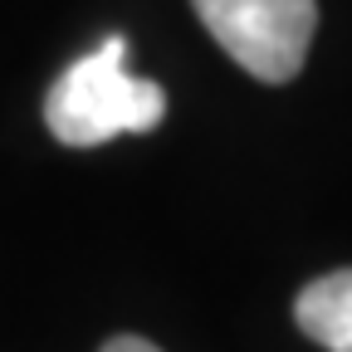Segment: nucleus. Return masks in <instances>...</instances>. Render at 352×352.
I'll return each instance as SVG.
<instances>
[{
  "mask_svg": "<svg viewBox=\"0 0 352 352\" xmlns=\"http://www.w3.org/2000/svg\"><path fill=\"white\" fill-rule=\"evenodd\" d=\"M196 20L250 78L289 83L318 30L314 0H191Z\"/></svg>",
  "mask_w": 352,
  "mask_h": 352,
  "instance_id": "f03ea898",
  "label": "nucleus"
},
{
  "mask_svg": "<svg viewBox=\"0 0 352 352\" xmlns=\"http://www.w3.org/2000/svg\"><path fill=\"white\" fill-rule=\"evenodd\" d=\"M103 352H162V347H157V342H147V338L122 333V338H108V342H103Z\"/></svg>",
  "mask_w": 352,
  "mask_h": 352,
  "instance_id": "20e7f679",
  "label": "nucleus"
},
{
  "mask_svg": "<svg viewBox=\"0 0 352 352\" xmlns=\"http://www.w3.org/2000/svg\"><path fill=\"white\" fill-rule=\"evenodd\" d=\"M294 318L323 352H352V270H333L294 298Z\"/></svg>",
  "mask_w": 352,
  "mask_h": 352,
  "instance_id": "7ed1b4c3",
  "label": "nucleus"
},
{
  "mask_svg": "<svg viewBox=\"0 0 352 352\" xmlns=\"http://www.w3.org/2000/svg\"><path fill=\"white\" fill-rule=\"evenodd\" d=\"M166 113V94L152 78L127 74V39L108 34L94 54L59 74L44 98V122L64 147H103L122 132H152Z\"/></svg>",
  "mask_w": 352,
  "mask_h": 352,
  "instance_id": "f257e3e1",
  "label": "nucleus"
}]
</instances>
